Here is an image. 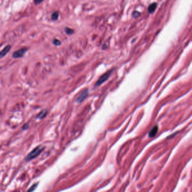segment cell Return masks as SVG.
Listing matches in <instances>:
<instances>
[{
	"label": "cell",
	"mask_w": 192,
	"mask_h": 192,
	"mask_svg": "<svg viewBox=\"0 0 192 192\" xmlns=\"http://www.w3.org/2000/svg\"><path fill=\"white\" fill-rule=\"evenodd\" d=\"M28 127V125L26 124H24L23 127H22V128H23V130H26V129H27Z\"/></svg>",
	"instance_id": "15"
},
{
	"label": "cell",
	"mask_w": 192,
	"mask_h": 192,
	"mask_svg": "<svg viewBox=\"0 0 192 192\" xmlns=\"http://www.w3.org/2000/svg\"><path fill=\"white\" fill-rule=\"evenodd\" d=\"M44 148L42 146H38L36 148H35L33 150H32L26 156L25 158V160L26 161H30L34 158H36L37 156H38L41 154L42 151L44 150Z\"/></svg>",
	"instance_id": "1"
},
{
	"label": "cell",
	"mask_w": 192,
	"mask_h": 192,
	"mask_svg": "<svg viewBox=\"0 0 192 192\" xmlns=\"http://www.w3.org/2000/svg\"><path fill=\"white\" fill-rule=\"evenodd\" d=\"M88 89H85V90H84L83 91H82L81 94H80L79 97L78 98V99H77V102H81L82 101H84V100L86 99V98L88 96Z\"/></svg>",
	"instance_id": "4"
},
{
	"label": "cell",
	"mask_w": 192,
	"mask_h": 192,
	"mask_svg": "<svg viewBox=\"0 0 192 192\" xmlns=\"http://www.w3.org/2000/svg\"><path fill=\"white\" fill-rule=\"evenodd\" d=\"M59 16V12H53L52 15L51 16V18L52 20L56 21L58 19V18Z\"/></svg>",
	"instance_id": "9"
},
{
	"label": "cell",
	"mask_w": 192,
	"mask_h": 192,
	"mask_svg": "<svg viewBox=\"0 0 192 192\" xmlns=\"http://www.w3.org/2000/svg\"><path fill=\"white\" fill-rule=\"evenodd\" d=\"M52 42H53V44H54L55 46H60V44H62L61 41H59V40H58V39H54V40H53Z\"/></svg>",
	"instance_id": "11"
},
{
	"label": "cell",
	"mask_w": 192,
	"mask_h": 192,
	"mask_svg": "<svg viewBox=\"0 0 192 192\" xmlns=\"http://www.w3.org/2000/svg\"><path fill=\"white\" fill-rule=\"evenodd\" d=\"M64 31H65V32L68 35H71L74 33V30H73V29L70 28L69 27L65 28V29H64Z\"/></svg>",
	"instance_id": "10"
},
{
	"label": "cell",
	"mask_w": 192,
	"mask_h": 192,
	"mask_svg": "<svg viewBox=\"0 0 192 192\" xmlns=\"http://www.w3.org/2000/svg\"><path fill=\"white\" fill-rule=\"evenodd\" d=\"M44 1V0H34V3L35 5H39V4H40L41 3H42Z\"/></svg>",
	"instance_id": "13"
},
{
	"label": "cell",
	"mask_w": 192,
	"mask_h": 192,
	"mask_svg": "<svg viewBox=\"0 0 192 192\" xmlns=\"http://www.w3.org/2000/svg\"><path fill=\"white\" fill-rule=\"evenodd\" d=\"M132 15L135 18H137V17L140 16V13L138 12H134Z\"/></svg>",
	"instance_id": "14"
},
{
	"label": "cell",
	"mask_w": 192,
	"mask_h": 192,
	"mask_svg": "<svg viewBox=\"0 0 192 192\" xmlns=\"http://www.w3.org/2000/svg\"><path fill=\"white\" fill-rule=\"evenodd\" d=\"M48 114V111L46 110H43L40 112L37 116V118L39 119H42L46 117V116Z\"/></svg>",
	"instance_id": "8"
},
{
	"label": "cell",
	"mask_w": 192,
	"mask_h": 192,
	"mask_svg": "<svg viewBox=\"0 0 192 192\" xmlns=\"http://www.w3.org/2000/svg\"><path fill=\"white\" fill-rule=\"evenodd\" d=\"M11 48H12V46L10 45H7L5 48H4L3 50L1 51V53H0V56H1V58H2L4 56H5L9 52Z\"/></svg>",
	"instance_id": "5"
},
{
	"label": "cell",
	"mask_w": 192,
	"mask_h": 192,
	"mask_svg": "<svg viewBox=\"0 0 192 192\" xmlns=\"http://www.w3.org/2000/svg\"><path fill=\"white\" fill-rule=\"evenodd\" d=\"M158 130V127L157 126H156L153 127L150 131V132H149V137H154L156 135L157 131Z\"/></svg>",
	"instance_id": "6"
},
{
	"label": "cell",
	"mask_w": 192,
	"mask_h": 192,
	"mask_svg": "<svg viewBox=\"0 0 192 192\" xmlns=\"http://www.w3.org/2000/svg\"><path fill=\"white\" fill-rule=\"evenodd\" d=\"M156 8H157V4L153 3L149 6L148 8V12L149 13H152L154 12Z\"/></svg>",
	"instance_id": "7"
},
{
	"label": "cell",
	"mask_w": 192,
	"mask_h": 192,
	"mask_svg": "<svg viewBox=\"0 0 192 192\" xmlns=\"http://www.w3.org/2000/svg\"><path fill=\"white\" fill-rule=\"evenodd\" d=\"M28 51V49L26 48H22L19 49V50L15 51V52L12 53V56L15 58V59H16V58H20L23 57L24 55V54L26 53V51Z\"/></svg>",
	"instance_id": "3"
},
{
	"label": "cell",
	"mask_w": 192,
	"mask_h": 192,
	"mask_svg": "<svg viewBox=\"0 0 192 192\" xmlns=\"http://www.w3.org/2000/svg\"><path fill=\"white\" fill-rule=\"evenodd\" d=\"M112 70H109L108 72L105 73L104 74H102V76H100V77L99 78V80H98L97 82H96L95 86H99L101 85L104 82H106L107 80H108L110 76L112 74Z\"/></svg>",
	"instance_id": "2"
},
{
	"label": "cell",
	"mask_w": 192,
	"mask_h": 192,
	"mask_svg": "<svg viewBox=\"0 0 192 192\" xmlns=\"http://www.w3.org/2000/svg\"><path fill=\"white\" fill-rule=\"evenodd\" d=\"M37 185H38L37 183V184H33V185H32V186H31V187L30 188L28 189V191H33V190H34L36 188V187H37Z\"/></svg>",
	"instance_id": "12"
}]
</instances>
